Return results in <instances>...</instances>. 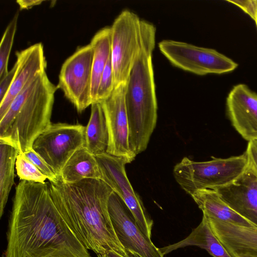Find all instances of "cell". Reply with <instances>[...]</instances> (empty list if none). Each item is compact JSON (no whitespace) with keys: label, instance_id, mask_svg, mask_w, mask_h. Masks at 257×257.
<instances>
[{"label":"cell","instance_id":"3957f363","mask_svg":"<svg viewBox=\"0 0 257 257\" xmlns=\"http://www.w3.org/2000/svg\"><path fill=\"white\" fill-rule=\"evenodd\" d=\"M156 28L146 25L141 52L130 73L125 88V103L128 121L129 144L137 156L147 148L157 120L152 53Z\"/></svg>","mask_w":257,"mask_h":257},{"label":"cell","instance_id":"ffe728a7","mask_svg":"<svg viewBox=\"0 0 257 257\" xmlns=\"http://www.w3.org/2000/svg\"><path fill=\"white\" fill-rule=\"evenodd\" d=\"M108 132L105 114L100 102L91 105L89 121L85 130V146L89 152L96 156L106 152Z\"/></svg>","mask_w":257,"mask_h":257},{"label":"cell","instance_id":"277c9868","mask_svg":"<svg viewBox=\"0 0 257 257\" xmlns=\"http://www.w3.org/2000/svg\"><path fill=\"white\" fill-rule=\"evenodd\" d=\"M57 87L45 73L33 93L13 114L0 119V140L23 154L32 148L38 136L51 124Z\"/></svg>","mask_w":257,"mask_h":257},{"label":"cell","instance_id":"cb8c5ba5","mask_svg":"<svg viewBox=\"0 0 257 257\" xmlns=\"http://www.w3.org/2000/svg\"><path fill=\"white\" fill-rule=\"evenodd\" d=\"M15 166L17 175L21 181L44 184L48 179L24 154H18Z\"/></svg>","mask_w":257,"mask_h":257},{"label":"cell","instance_id":"6da1fadb","mask_svg":"<svg viewBox=\"0 0 257 257\" xmlns=\"http://www.w3.org/2000/svg\"><path fill=\"white\" fill-rule=\"evenodd\" d=\"M7 240L3 257H91L56 208L48 182L18 183Z\"/></svg>","mask_w":257,"mask_h":257},{"label":"cell","instance_id":"8fae6325","mask_svg":"<svg viewBox=\"0 0 257 257\" xmlns=\"http://www.w3.org/2000/svg\"><path fill=\"white\" fill-rule=\"evenodd\" d=\"M110 220L126 252L137 257H164L160 248L142 231L123 201L114 191L108 204Z\"/></svg>","mask_w":257,"mask_h":257},{"label":"cell","instance_id":"52a82bcc","mask_svg":"<svg viewBox=\"0 0 257 257\" xmlns=\"http://www.w3.org/2000/svg\"><path fill=\"white\" fill-rule=\"evenodd\" d=\"M158 46L172 64L197 75L226 74L238 66L231 59L213 49L173 40H163Z\"/></svg>","mask_w":257,"mask_h":257},{"label":"cell","instance_id":"7a4b0ae2","mask_svg":"<svg viewBox=\"0 0 257 257\" xmlns=\"http://www.w3.org/2000/svg\"><path fill=\"white\" fill-rule=\"evenodd\" d=\"M53 201L69 228L87 249L97 254L126 251L114 230L108 208L113 190L100 179L66 183L49 181Z\"/></svg>","mask_w":257,"mask_h":257},{"label":"cell","instance_id":"4fadbf2b","mask_svg":"<svg viewBox=\"0 0 257 257\" xmlns=\"http://www.w3.org/2000/svg\"><path fill=\"white\" fill-rule=\"evenodd\" d=\"M226 105L237 132L248 142L257 140V94L245 84H238L229 92Z\"/></svg>","mask_w":257,"mask_h":257},{"label":"cell","instance_id":"f546056e","mask_svg":"<svg viewBox=\"0 0 257 257\" xmlns=\"http://www.w3.org/2000/svg\"><path fill=\"white\" fill-rule=\"evenodd\" d=\"M43 1L35 0H19L17 3L20 6L21 9H28L34 6L40 5Z\"/></svg>","mask_w":257,"mask_h":257},{"label":"cell","instance_id":"9a60e30c","mask_svg":"<svg viewBox=\"0 0 257 257\" xmlns=\"http://www.w3.org/2000/svg\"><path fill=\"white\" fill-rule=\"evenodd\" d=\"M16 55L17 69L13 83L5 98L0 102V119L25 86L46 72L47 62L41 43L17 52Z\"/></svg>","mask_w":257,"mask_h":257},{"label":"cell","instance_id":"7c38bea8","mask_svg":"<svg viewBox=\"0 0 257 257\" xmlns=\"http://www.w3.org/2000/svg\"><path fill=\"white\" fill-rule=\"evenodd\" d=\"M125 85L121 84L115 87L111 95L100 103L108 132L106 153L125 158L131 163L136 156L131 151L129 144L128 121L125 103Z\"/></svg>","mask_w":257,"mask_h":257},{"label":"cell","instance_id":"9c48e42d","mask_svg":"<svg viewBox=\"0 0 257 257\" xmlns=\"http://www.w3.org/2000/svg\"><path fill=\"white\" fill-rule=\"evenodd\" d=\"M93 50L90 44L78 48L63 63L57 88L82 112L91 105L92 66Z\"/></svg>","mask_w":257,"mask_h":257},{"label":"cell","instance_id":"83f0119b","mask_svg":"<svg viewBox=\"0 0 257 257\" xmlns=\"http://www.w3.org/2000/svg\"><path fill=\"white\" fill-rule=\"evenodd\" d=\"M16 69L17 64L15 63L13 68L8 71L6 76L0 80V102L5 98L11 87Z\"/></svg>","mask_w":257,"mask_h":257},{"label":"cell","instance_id":"7402d4cb","mask_svg":"<svg viewBox=\"0 0 257 257\" xmlns=\"http://www.w3.org/2000/svg\"><path fill=\"white\" fill-rule=\"evenodd\" d=\"M18 150L11 145L0 140V217H2L9 196L14 184V167Z\"/></svg>","mask_w":257,"mask_h":257},{"label":"cell","instance_id":"2e32d148","mask_svg":"<svg viewBox=\"0 0 257 257\" xmlns=\"http://www.w3.org/2000/svg\"><path fill=\"white\" fill-rule=\"evenodd\" d=\"M206 218L213 233L232 256L257 257V227Z\"/></svg>","mask_w":257,"mask_h":257},{"label":"cell","instance_id":"44dd1931","mask_svg":"<svg viewBox=\"0 0 257 257\" xmlns=\"http://www.w3.org/2000/svg\"><path fill=\"white\" fill-rule=\"evenodd\" d=\"M90 44L93 50L91 89L93 104L97 102L100 80L106 63L111 56L110 27H106L98 31L91 39Z\"/></svg>","mask_w":257,"mask_h":257},{"label":"cell","instance_id":"1f68e13d","mask_svg":"<svg viewBox=\"0 0 257 257\" xmlns=\"http://www.w3.org/2000/svg\"><path fill=\"white\" fill-rule=\"evenodd\" d=\"M255 25H256V29H257V18L256 19V20L255 21Z\"/></svg>","mask_w":257,"mask_h":257},{"label":"cell","instance_id":"f1b7e54d","mask_svg":"<svg viewBox=\"0 0 257 257\" xmlns=\"http://www.w3.org/2000/svg\"><path fill=\"white\" fill-rule=\"evenodd\" d=\"M245 153L248 157L249 164L257 172V140L248 143Z\"/></svg>","mask_w":257,"mask_h":257},{"label":"cell","instance_id":"4316f807","mask_svg":"<svg viewBox=\"0 0 257 257\" xmlns=\"http://www.w3.org/2000/svg\"><path fill=\"white\" fill-rule=\"evenodd\" d=\"M242 10L254 22L257 18V0L226 1Z\"/></svg>","mask_w":257,"mask_h":257},{"label":"cell","instance_id":"8992f818","mask_svg":"<svg viewBox=\"0 0 257 257\" xmlns=\"http://www.w3.org/2000/svg\"><path fill=\"white\" fill-rule=\"evenodd\" d=\"M111 29V60L115 87L126 84L141 52L144 40L143 20L124 10L114 20Z\"/></svg>","mask_w":257,"mask_h":257},{"label":"cell","instance_id":"ac0fdd59","mask_svg":"<svg viewBox=\"0 0 257 257\" xmlns=\"http://www.w3.org/2000/svg\"><path fill=\"white\" fill-rule=\"evenodd\" d=\"M198 207L207 218L246 226H254L230 207L215 190L202 189L191 195Z\"/></svg>","mask_w":257,"mask_h":257},{"label":"cell","instance_id":"603a6c76","mask_svg":"<svg viewBox=\"0 0 257 257\" xmlns=\"http://www.w3.org/2000/svg\"><path fill=\"white\" fill-rule=\"evenodd\" d=\"M19 13L17 12L7 26L0 44V80L8 72L10 54L17 30Z\"/></svg>","mask_w":257,"mask_h":257},{"label":"cell","instance_id":"484cf974","mask_svg":"<svg viewBox=\"0 0 257 257\" xmlns=\"http://www.w3.org/2000/svg\"><path fill=\"white\" fill-rule=\"evenodd\" d=\"M23 154L44 175L48 177L49 181H56L59 179L53 169L32 148Z\"/></svg>","mask_w":257,"mask_h":257},{"label":"cell","instance_id":"4dcf8cb0","mask_svg":"<svg viewBox=\"0 0 257 257\" xmlns=\"http://www.w3.org/2000/svg\"><path fill=\"white\" fill-rule=\"evenodd\" d=\"M97 257H137L134 254L126 252L125 255H123L111 251L103 254H97Z\"/></svg>","mask_w":257,"mask_h":257},{"label":"cell","instance_id":"5b68a950","mask_svg":"<svg viewBox=\"0 0 257 257\" xmlns=\"http://www.w3.org/2000/svg\"><path fill=\"white\" fill-rule=\"evenodd\" d=\"M248 165L246 153L228 158L213 157L210 161L196 162L184 157L174 168V178L187 194L202 189H216L235 181Z\"/></svg>","mask_w":257,"mask_h":257},{"label":"cell","instance_id":"30bf717a","mask_svg":"<svg viewBox=\"0 0 257 257\" xmlns=\"http://www.w3.org/2000/svg\"><path fill=\"white\" fill-rule=\"evenodd\" d=\"M95 157L101 174V180L123 201L143 232L151 238L154 221L127 178L125 165L129 163L128 161L106 152Z\"/></svg>","mask_w":257,"mask_h":257},{"label":"cell","instance_id":"d6986e66","mask_svg":"<svg viewBox=\"0 0 257 257\" xmlns=\"http://www.w3.org/2000/svg\"><path fill=\"white\" fill-rule=\"evenodd\" d=\"M59 178L72 183L86 179H100L101 174L95 156L85 147L78 150L63 168Z\"/></svg>","mask_w":257,"mask_h":257},{"label":"cell","instance_id":"5bb4252c","mask_svg":"<svg viewBox=\"0 0 257 257\" xmlns=\"http://www.w3.org/2000/svg\"><path fill=\"white\" fill-rule=\"evenodd\" d=\"M214 190L233 210L257 227V172L249 163L235 181Z\"/></svg>","mask_w":257,"mask_h":257},{"label":"cell","instance_id":"ba28073f","mask_svg":"<svg viewBox=\"0 0 257 257\" xmlns=\"http://www.w3.org/2000/svg\"><path fill=\"white\" fill-rule=\"evenodd\" d=\"M85 126L80 124L51 123L33 143L32 149L59 178L72 156L85 146Z\"/></svg>","mask_w":257,"mask_h":257},{"label":"cell","instance_id":"e0dca14e","mask_svg":"<svg viewBox=\"0 0 257 257\" xmlns=\"http://www.w3.org/2000/svg\"><path fill=\"white\" fill-rule=\"evenodd\" d=\"M188 246H196L204 249L213 257H234L213 233L206 218L203 215L199 224L193 228L186 238L160 249L164 256L173 250Z\"/></svg>","mask_w":257,"mask_h":257},{"label":"cell","instance_id":"d4e9b609","mask_svg":"<svg viewBox=\"0 0 257 257\" xmlns=\"http://www.w3.org/2000/svg\"><path fill=\"white\" fill-rule=\"evenodd\" d=\"M114 88V79L110 56L100 80L97 91V102H101L108 98Z\"/></svg>","mask_w":257,"mask_h":257}]
</instances>
